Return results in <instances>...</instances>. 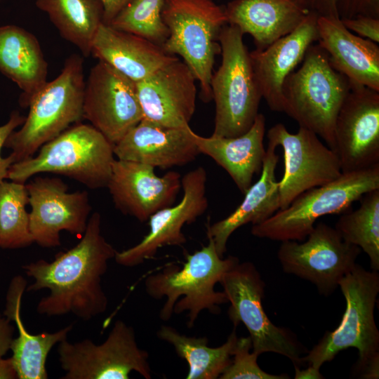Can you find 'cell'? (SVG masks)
I'll list each match as a JSON object with an SVG mask.
<instances>
[{"label": "cell", "mask_w": 379, "mask_h": 379, "mask_svg": "<svg viewBox=\"0 0 379 379\" xmlns=\"http://www.w3.org/2000/svg\"><path fill=\"white\" fill-rule=\"evenodd\" d=\"M116 251L101 233L100 213L94 212L74 247L56 254L52 262L40 259L22 265L34 279L26 291H50L39 301L36 312L48 317L71 314L84 321L104 313L108 299L102 278Z\"/></svg>", "instance_id": "cell-1"}, {"label": "cell", "mask_w": 379, "mask_h": 379, "mask_svg": "<svg viewBox=\"0 0 379 379\" xmlns=\"http://www.w3.org/2000/svg\"><path fill=\"white\" fill-rule=\"evenodd\" d=\"M339 287L345 300L342 319L335 330L325 333L302 358V361L320 369L340 352L354 347L359 354L355 373L360 378L378 379L379 331L374 310L379 293V274L356 264L340 281Z\"/></svg>", "instance_id": "cell-2"}, {"label": "cell", "mask_w": 379, "mask_h": 379, "mask_svg": "<svg viewBox=\"0 0 379 379\" xmlns=\"http://www.w3.org/2000/svg\"><path fill=\"white\" fill-rule=\"evenodd\" d=\"M208 239L206 246L187 256L182 267L169 263L145 278L147 295L155 300L165 298L159 314L162 321L186 312L187 326L192 328L202 311L218 314L220 306L228 303L225 293L215 291V286L239 259L220 257L213 240Z\"/></svg>", "instance_id": "cell-3"}, {"label": "cell", "mask_w": 379, "mask_h": 379, "mask_svg": "<svg viewBox=\"0 0 379 379\" xmlns=\"http://www.w3.org/2000/svg\"><path fill=\"white\" fill-rule=\"evenodd\" d=\"M114 156V144L91 124L79 122L43 145L36 156L13 164L8 178L25 183L37 173H51L97 190L107 187Z\"/></svg>", "instance_id": "cell-4"}, {"label": "cell", "mask_w": 379, "mask_h": 379, "mask_svg": "<svg viewBox=\"0 0 379 379\" xmlns=\"http://www.w3.org/2000/svg\"><path fill=\"white\" fill-rule=\"evenodd\" d=\"M85 84L84 59L72 54L58 77L33 98L20 128L6 140L4 146L12 150L14 163L33 157L43 145L84 119Z\"/></svg>", "instance_id": "cell-5"}, {"label": "cell", "mask_w": 379, "mask_h": 379, "mask_svg": "<svg viewBox=\"0 0 379 379\" xmlns=\"http://www.w3.org/2000/svg\"><path fill=\"white\" fill-rule=\"evenodd\" d=\"M350 88V80L332 67L326 51L312 44L284 82V113L333 150L335 119Z\"/></svg>", "instance_id": "cell-6"}, {"label": "cell", "mask_w": 379, "mask_h": 379, "mask_svg": "<svg viewBox=\"0 0 379 379\" xmlns=\"http://www.w3.org/2000/svg\"><path fill=\"white\" fill-rule=\"evenodd\" d=\"M222 60L211 79L215 114L212 136L237 137L246 133L257 115L262 95L250 52L237 27L226 24L218 36Z\"/></svg>", "instance_id": "cell-7"}, {"label": "cell", "mask_w": 379, "mask_h": 379, "mask_svg": "<svg viewBox=\"0 0 379 379\" xmlns=\"http://www.w3.org/2000/svg\"><path fill=\"white\" fill-rule=\"evenodd\" d=\"M379 189V164L364 170L342 173L336 179L310 189L288 206L264 222L253 225L251 234L273 241H302L316 221L326 215L344 213L366 193Z\"/></svg>", "instance_id": "cell-8"}, {"label": "cell", "mask_w": 379, "mask_h": 379, "mask_svg": "<svg viewBox=\"0 0 379 379\" xmlns=\"http://www.w3.org/2000/svg\"><path fill=\"white\" fill-rule=\"evenodd\" d=\"M161 16L168 30L163 49L182 58L199 84L201 100L208 102L215 57L221 52L217 41L227 24L225 8L213 0H164Z\"/></svg>", "instance_id": "cell-9"}, {"label": "cell", "mask_w": 379, "mask_h": 379, "mask_svg": "<svg viewBox=\"0 0 379 379\" xmlns=\"http://www.w3.org/2000/svg\"><path fill=\"white\" fill-rule=\"evenodd\" d=\"M228 302L227 314L234 327L242 323L257 355L274 352L290 359L294 366L303 363L302 354L308 350L288 328L274 325L262 307L265 284L251 262L240 261L222 276L219 282Z\"/></svg>", "instance_id": "cell-10"}, {"label": "cell", "mask_w": 379, "mask_h": 379, "mask_svg": "<svg viewBox=\"0 0 379 379\" xmlns=\"http://www.w3.org/2000/svg\"><path fill=\"white\" fill-rule=\"evenodd\" d=\"M57 352L65 372L62 379H128L133 371L152 378L149 353L138 346L133 328L120 319L101 344L66 339L58 344Z\"/></svg>", "instance_id": "cell-11"}, {"label": "cell", "mask_w": 379, "mask_h": 379, "mask_svg": "<svg viewBox=\"0 0 379 379\" xmlns=\"http://www.w3.org/2000/svg\"><path fill=\"white\" fill-rule=\"evenodd\" d=\"M302 241H281L277 257L283 271L313 284L324 296L356 265L361 248L345 241L335 227L319 222Z\"/></svg>", "instance_id": "cell-12"}, {"label": "cell", "mask_w": 379, "mask_h": 379, "mask_svg": "<svg viewBox=\"0 0 379 379\" xmlns=\"http://www.w3.org/2000/svg\"><path fill=\"white\" fill-rule=\"evenodd\" d=\"M268 143L283 149L284 173L279 181L280 208L284 209L302 193L326 184L341 174L335 152L314 132L299 126L290 133L277 124L267 133Z\"/></svg>", "instance_id": "cell-13"}, {"label": "cell", "mask_w": 379, "mask_h": 379, "mask_svg": "<svg viewBox=\"0 0 379 379\" xmlns=\"http://www.w3.org/2000/svg\"><path fill=\"white\" fill-rule=\"evenodd\" d=\"M29 194V227L34 243L61 245L60 232L83 235L92 210L87 191L69 193L60 178L38 176L25 185Z\"/></svg>", "instance_id": "cell-14"}, {"label": "cell", "mask_w": 379, "mask_h": 379, "mask_svg": "<svg viewBox=\"0 0 379 379\" xmlns=\"http://www.w3.org/2000/svg\"><path fill=\"white\" fill-rule=\"evenodd\" d=\"M84 119L116 144L142 119L135 83L98 60L85 84Z\"/></svg>", "instance_id": "cell-15"}, {"label": "cell", "mask_w": 379, "mask_h": 379, "mask_svg": "<svg viewBox=\"0 0 379 379\" xmlns=\"http://www.w3.org/2000/svg\"><path fill=\"white\" fill-rule=\"evenodd\" d=\"M333 151L342 173L379 164V91L350 81L335 119Z\"/></svg>", "instance_id": "cell-16"}, {"label": "cell", "mask_w": 379, "mask_h": 379, "mask_svg": "<svg viewBox=\"0 0 379 379\" xmlns=\"http://www.w3.org/2000/svg\"><path fill=\"white\" fill-rule=\"evenodd\" d=\"M206 181L207 173L202 166L187 172L181 178L183 194L180 201L151 215L148 233L136 245L117 251L115 262L124 267H135L153 258L164 246L185 244L187 239L182 227L195 222L208 208Z\"/></svg>", "instance_id": "cell-17"}, {"label": "cell", "mask_w": 379, "mask_h": 379, "mask_svg": "<svg viewBox=\"0 0 379 379\" xmlns=\"http://www.w3.org/2000/svg\"><path fill=\"white\" fill-rule=\"evenodd\" d=\"M152 166L114 159L107 187L117 209L141 222L171 206L182 189L181 175L168 171L158 176Z\"/></svg>", "instance_id": "cell-18"}, {"label": "cell", "mask_w": 379, "mask_h": 379, "mask_svg": "<svg viewBox=\"0 0 379 379\" xmlns=\"http://www.w3.org/2000/svg\"><path fill=\"white\" fill-rule=\"evenodd\" d=\"M196 81L178 58L135 82L143 119L168 127L189 126L196 109Z\"/></svg>", "instance_id": "cell-19"}, {"label": "cell", "mask_w": 379, "mask_h": 379, "mask_svg": "<svg viewBox=\"0 0 379 379\" xmlns=\"http://www.w3.org/2000/svg\"><path fill=\"white\" fill-rule=\"evenodd\" d=\"M310 11L291 33L263 50L250 52L254 74L270 109L285 112L282 87L286 77L302 62L308 48L319 39L317 18Z\"/></svg>", "instance_id": "cell-20"}, {"label": "cell", "mask_w": 379, "mask_h": 379, "mask_svg": "<svg viewBox=\"0 0 379 379\" xmlns=\"http://www.w3.org/2000/svg\"><path fill=\"white\" fill-rule=\"evenodd\" d=\"M189 126L173 128L142 119L114 145L117 159L145 164L161 169L182 166L200 154Z\"/></svg>", "instance_id": "cell-21"}, {"label": "cell", "mask_w": 379, "mask_h": 379, "mask_svg": "<svg viewBox=\"0 0 379 379\" xmlns=\"http://www.w3.org/2000/svg\"><path fill=\"white\" fill-rule=\"evenodd\" d=\"M318 44L332 67L351 82L379 91V46L354 34L338 17L319 16Z\"/></svg>", "instance_id": "cell-22"}, {"label": "cell", "mask_w": 379, "mask_h": 379, "mask_svg": "<svg viewBox=\"0 0 379 379\" xmlns=\"http://www.w3.org/2000/svg\"><path fill=\"white\" fill-rule=\"evenodd\" d=\"M224 8L227 24L250 34L258 50L291 33L310 12L301 0H232Z\"/></svg>", "instance_id": "cell-23"}, {"label": "cell", "mask_w": 379, "mask_h": 379, "mask_svg": "<svg viewBox=\"0 0 379 379\" xmlns=\"http://www.w3.org/2000/svg\"><path fill=\"white\" fill-rule=\"evenodd\" d=\"M91 55L134 82L178 59L145 38L105 23L100 25L95 36Z\"/></svg>", "instance_id": "cell-24"}, {"label": "cell", "mask_w": 379, "mask_h": 379, "mask_svg": "<svg viewBox=\"0 0 379 379\" xmlns=\"http://www.w3.org/2000/svg\"><path fill=\"white\" fill-rule=\"evenodd\" d=\"M276 149L267 144L260 178L246 192L239 206L227 217L207 225V238L213 240L220 257L223 258L227 241L238 228L248 223L260 224L279 210V181L276 178L279 157Z\"/></svg>", "instance_id": "cell-25"}, {"label": "cell", "mask_w": 379, "mask_h": 379, "mask_svg": "<svg viewBox=\"0 0 379 379\" xmlns=\"http://www.w3.org/2000/svg\"><path fill=\"white\" fill-rule=\"evenodd\" d=\"M265 117L258 113L251 127L237 137H203L194 133L200 154L208 156L230 175L245 194L253 177L260 173L266 154L264 147Z\"/></svg>", "instance_id": "cell-26"}, {"label": "cell", "mask_w": 379, "mask_h": 379, "mask_svg": "<svg viewBox=\"0 0 379 379\" xmlns=\"http://www.w3.org/2000/svg\"><path fill=\"white\" fill-rule=\"evenodd\" d=\"M0 72L22 91L19 104L28 107L48 82V63L32 33L15 25L0 26Z\"/></svg>", "instance_id": "cell-27"}, {"label": "cell", "mask_w": 379, "mask_h": 379, "mask_svg": "<svg viewBox=\"0 0 379 379\" xmlns=\"http://www.w3.org/2000/svg\"><path fill=\"white\" fill-rule=\"evenodd\" d=\"M27 281L21 275L14 277L6 294L4 316L14 321L18 336L13 338L11 357L19 379H47L46 369L47 357L55 345L67 339L73 328L69 324L54 333L32 334L24 326L21 317L22 298L27 289Z\"/></svg>", "instance_id": "cell-28"}, {"label": "cell", "mask_w": 379, "mask_h": 379, "mask_svg": "<svg viewBox=\"0 0 379 379\" xmlns=\"http://www.w3.org/2000/svg\"><path fill=\"white\" fill-rule=\"evenodd\" d=\"M235 328L227 340L216 347L208 346L207 337L188 336L168 325L161 326L157 335L171 345L177 355L187 361V379H217L232 363L238 338Z\"/></svg>", "instance_id": "cell-29"}, {"label": "cell", "mask_w": 379, "mask_h": 379, "mask_svg": "<svg viewBox=\"0 0 379 379\" xmlns=\"http://www.w3.org/2000/svg\"><path fill=\"white\" fill-rule=\"evenodd\" d=\"M60 36L75 46L84 57L91 55L97 31L103 23L100 0H36Z\"/></svg>", "instance_id": "cell-30"}, {"label": "cell", "mask_w": 379, "mask_h": 379, "mask_svg": "<svg viewBox=\"0 0 379 379\" xmlns=\"http://www.w3.org/2000/svg\"><path fill=\"white\" fill-rule=\"evenodd\" d=\"M360 206L339 218L335 229L347 242L368 256L371 270H379V189L365 194Z\"/></svg>", "instance_id": "cell-31"}, {"label": "cell", "mask_w": 379, "mask_h": 379, "mask_svg": "<svg viewBox=\"0 0 379 379\" xmlns=\"http://www.w3.org/2000/svg\"><path fill=\"white\" fill-rule=\"evenodd\" d=\"M29 194L25 183L0 182V248H26L34 241L29 232Z\"/></svg>", "instance_id": "cell-32"}, {"label": "cell", "mask_w": 379, "mask_h": 379, "mask_svg": "<svg viewBox=\"0 0 379 379\" xmlns=\"http://www.w3.org/2000/svg\"><path fill=\"white\" fill-rule=\"evenodd\" d=\"M164 0H131L109 25L160 46L168 36L161 12Z\"/></svg>", "instance_id": "cell-33"}, {"label": "cell", "mask_w": 379, "mask_h": 379, "mask_svg": "<svg viewBox=\"0 0 379 379\" xmlns=\"http://www.w3.org/2000/svg\"><path fill=\"white\" fill-rule=\"evenodd\" d=\"M252 349L250 336L238 338L232 363L220 379H286V374L274 375L264 371L257 363L258 355Z\"/></svg>", "instance_id": "cell-34"}, {"label": "cell", "mask_w": 379, "mask_h": 379, "mask_svg": "<svg viewBox=\"0 0 379 379\" xmlns=\"http://www.w3.org/2000/svg\"><path fill=\"white\" fill-rule=\"evenodd\" d=\"M337 9L340 19L357 15L379 18V0H338Z\"/></svg>", "instance_id": "cell-35"}, {"label": "cell", "mask_w": 379, "mask_h": 379, "mask_svg": "<svg viewBox=\"0 0 379 379\" xmlns=\"http://www.w3.org/2000/svg\"><path fill=\"white\" fill-rule=\"evenodd\" d=\"M343 25L359 36L379 42V18L365 15H357L352 18L340 19Z\"/></svg>", "instance_id": "cell-36"}, {"label": "cell", "mask_w": 379, "mask_h": 379, "mask_svg": "<svg viewBox=\"0 0 379 379\" xmlns=\"http://www.w3.org/2000/svg\"><path fill=\"white\" fill-rule=\"evenodd\" d=\"M25 119V117L21 115L18 111L15 110L11 112L8 121L0 126V182L8 178V170L14 163L10 155L6 158L1 157V148L4 146L9 135L24 123Z\"/></svg>", "instance_id": "cell-37"}, {"label": "cell", "mask_w": 379, "mask_h": 379, "mask_svg": "<svg viewBox=\"0 0 379 379\" xmlns=\"http://www.w3.org/2000/svg\"><path fill=\"white\" fill-rule=\"evenodd\" d=\"M305 7L319 16L338 17L337 5L338 0H301Z\"/></svg>", "instance_id": "cell-38"}, {"label": "cell", "mask_w": 379, "mask_h": 379, "mask_svg": "<svg viewBox=\"0 0 379 379\" xmlns=\"http://www.w3.org/2000/svg\"><path fill=\"white\" fill-rule=\"evenodd\" d=\"M14 327L11 321L0 314V361L3 357L11 350L13 340Z\"/></svg>", "instance_id": "cell-39"}, {"label": "cell", "mask_w": 379, "mask_h": 379, "mask_svg": "<svg viewBox=\"0 0 379 379\" xmlns=\"http://www.w3.org/2000/svg\"><path fill=\"white\" fill-rule=\"evenodd\" d=\"M131 0H100L103 6V23L109 25Z\"/></svg>", "instance_id": "cell-40"}, {"label": "cell", "mask_w": 379, "mask_h": 379, "mask_svg": "<svg viewBox=\"0 0 379 379\" xmlns=\"http://www.w3.org/2000/svg\"><path fill=\"white\" fill-rule=\"evenodd\" d=\"M295 368V379H322L324 378L320 373V369H317L310 365L306 368L300 369L298 366Z\"/></svg>", "instance_id": "cell-41"}, {"label": "cell", "mask_w": 379, "mask_h": 379, "mask_svg": "<svg viewBox=\"0 0 379 379\" xmlns=\"http://www.w3.org/2000/svg\"><path fill=\"white\" fill-rule=\"evenodd\" d=\"M0 378H17L11 359H2L0 361Z\"/></svg>", "instance_id": "cell-42"}, {"label": "cell", "mask_w": 379, "mask_h": 379, "mask_svg": "<svg viewBox=\"0 0 379 379\" xmlns=\"http://www.w3.org/2000/svg\"><path fill=\"white\" fill-rule=\"evenodd\" d=\"M0 1H1V0H0Z\"/></svg>", "instance_id": "cell-43"}]
</instances>
